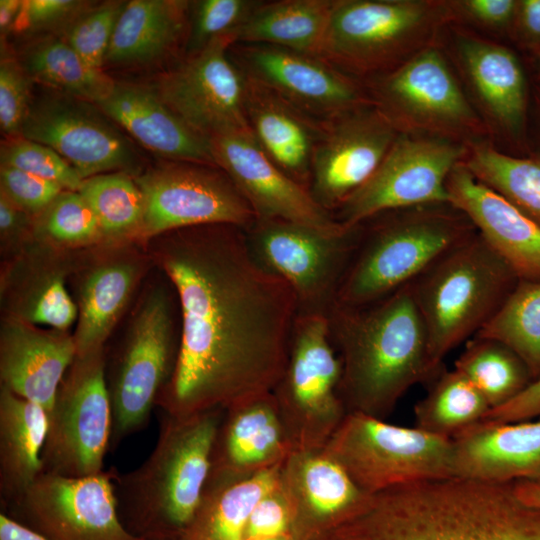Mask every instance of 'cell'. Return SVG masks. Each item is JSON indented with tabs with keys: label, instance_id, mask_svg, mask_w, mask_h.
<instances>
[{
	"label": "cell",
	"instance_id": "cell-52",
	"mask_svg": "<svg viewBox=\"0 0 540 540\" xmlns=\"http://www.w3.org/2000/svg\"><path fill=\"white\" fill-rule=\"evenodd\" d=\"M540 416V378L532 381L520 394L508 403L490 409L484 420L517 422Z\"/></svg>",
	"mask_w": 540,
	"mask_h": 540
},
{
	"label": "cell",
	"instance_id": "cell-8",
	"mask_svg": "<svg viewBox=\"0 0 540 540\" xmlns=\"http://www.w3.org/2000/svg\"><path fill=\"white\" fill-rule=\"evenodd\" d=\"M323 450L366 494L454 477L452 439L349 412Z\"/></svg>",
	"mask_w": 540,
	"mask_h": 540
},
{
	"label": "cell",
	"instance_id": "cell-14",
	"mask_svg": "<svg viewBox=\"0 0 540 540\" xmlns=\"http://www.w3.org/2000/svg\"><path fill=\"white\" fill-rule=\"evenodd\" d=\"M467 149L446 138L398 135L370 179L339 208L347 228L383 212L450 203L447 180Z\"/></svg>",
	"mask_w": 540,
	"mask_h": 540
},
{
	"label": "cell",
	"instance_id": "cell-16",
	"mask_svg": "<svg viewBox=\"0 0 540 540\" xmlns=\"http://www.w3.org/2000/svg\"><path fill=\"white\" fill-rule=\"evenodd\" d=\"M231 35L208 43L172 70L153 88L190 128L211 139L250 131L246 117L247 77L230 60Z\"/></svg>",
	"mask_w": 540,
	"mask_h": 540
},
{
	"label": "cell",
	"instance_id": "cell-47",
	"mask_svg": "<svg viewBox=\"0 0 540 540\" xmlns=\"http://www.w3.org/2000/svg\"><path fill=\"white\" fill-rule=\"evenodd\" d=\"M64 189L19 169L0 165V195L33 218Z\"/></svg>",
	"mask_w": 540,
	"mask_h": 540
},
{
	"label": "cell",
	"instance_id": "cell-36",
	"mask_svg": "<svg viewBox=\"0 0 540 540\" xmlns=\"http://www.w3.org/2000/svg\"><path fill=\"white\" fill-rule=\"evenodd\" d=\"M22 59L31 80L95 105L115 85L102 70L89 66L64 38L39 40L26 49Z\"/></svg>",
	"mask_w": 540,
	"mask_h": 540
},
{
	"label": "cell",
	"instance_id": "cell-56",
	"mask_svg": "<svg viewBox=\"0 0 540 540\" xmlns=\"http://www.w3.org/2000/svg\"><path fill=\"white\" fill-rule=\"evenodd\" d=\"M22 2L20 0H0V31L1 35L6 34L14 28Z\"/></svg>",
	"mask_w": 540,
	"mask_h": 540
},
{
	"label": "cell",
	"instance_id": "cell-7",
	"mask_svg": "<svg viewBox=\"0 0 540 540\" xmlns=\"http://www.w3.org/2000/svg\"><path fill=\"white\" fill-rule=\"evenodd\" d=\"M341 362L325 312H299L284 372L272 391L292 451L322 450L348 413Z\"/></svg>",
	"mask_w": 540,
	"mask_h": 540
},
{
	"label": "cell",
	"instance_id": "cell-6",
	"mask_svg": "<svg viewBox=\"0 0 540 540\" xmlns=\"http://www.w3.org/2000/svg\"><path fill=\"white\" fill-rule=\"evenodd\" d=\"M519 281L476 232L409 283L435 368L488 323Z\"/></svg>",
	"mask_w": 540,
	"mask_h": 540
},
{
	"label": "cell",
	"instance_id": "cell-23",
	"mask_svg": "<svg viewBox=\"0 0 540 540\" xmlns=\"http://www.w3.org/2000/svg\"><path fill=\"white\" fill-rule=\"evenodd\" d=\"M71 252L34 241L10 259L1 276L5 316L68 331L78 317L66 287L76 259Z\"/></svg>",
	"mask_w": 540,
	"mask_h": 540
},
{
	"label": "cell",
	"instance_id": "cell-50",
	"mask_svg": "<svg viewBox=\"0 0 540 540\" xmlns=\"http://www.w3.org/2000/svg\"><path fill=\"white\" fill-rule=\"evenodd\" d=\"M34 241V218L0 195L1 253L12 259Z\"/></svg>",
	"mask_w": 540,
	"mask_h": 540
},
{
	"label": "cell",
	"instance_id": "cell-45",
	"mask_svg": "<svg viewBox=\"0 0 540 540\" xmlns=\"http://www.w3.org/2000/svg\"><path fill=\"white\" fill-rule=\"evenodd\" d=\"M260 1L201 0L193 3L189 48L195 53L216 38L228 36L248 19Z\"/></svg>",
	"mask_w": 540,
	"mask_h": 540
},
{
	"label": "cell",
	"instance_id": "cell-39",
	"mask_svg": "<svg viewBox=\"0 0 540 540\" xmlns=\"http://www.w3.org/2000/svg\"><path fill=\"white\" fill-rule=\"evenodd\" d=\"M489 410L477 388L456 369L442 370L414 407L418 428L447 438L483 420Z\"/></svg>",
	"mask_w": 540,
	"mask_h": 540
},
{
	"label": "cell",
	"instance_id": "cell-1",
	"mask_svg": "<svg viewBox=\"0 0 540 540\" xmlns=\"http://www.w3.org/2000/svg\"><path fill=\"white\" fill-rule=\"evenodd\" d=\"M145 248L175 288L181 311L176 362L156 406L183 417L272 392L299 304L288 283L256 260L246 231L183 228Z\"/></svg>",
	"mask_w": 540,
	"mask_h": 540
},
{
	"label": "cell",
	"instance_id": "cell-34",
	"mask_svg": "<svg viewBox=\"0 0 540 540\" xmlns=\"http://www.w3.org/2000/svg\"><path fill=\"white\" fill-rule=\"evenodd\" d=\"M281 465L244 476L209 475L197 512L179 540H245L249 517L277 485Z\"/></svg>",
	"mask_w": 540,
	"mask_h": 540
},
{
	"label": "cell",
	"instance_id": "cell-31",
	"mask_svg": "<svg viewBox=\"0 0 540 540\" xmlns=\"http://www.w3.org/2000/svg\"><path fill=\"white\" fill-rule=\"evenodd\" d=\"M458 53L481 103L496 124L520 139L527 116V82L517 56L508 48L461 36Z\"/></svg>",
	"mask_w": 540,
	"mask_h": 540
},
{
	"label": "cell",
	"instance_id": "cell-5",
	"mask_svg": "<svg viewBox=\"0 0 540 540\" xmlns=\"http://www.w3.org/2000/svg\"><path fill=\"white\" fill-rule=\"evenodd\" d=\"M361 224L357 247L339 283V305L361 307L411 283L448 250L477 230L450 203L383 212ZM368 221V220H367Z\"/></svg>",
	"mask_w": 540,
	"mask_h": 540
},
{
	"label": "cell",
	"instance_id": "cell-18",
	"mask_svg": "<svg viewBox=\"0 0 540 540\" xmlns=\"http://www.w3.org/2000/svg\"><path fill=\"white\" fill-rule=\"evenodd\" d=\"M378 109L398 128L457 135L479 129V118L443 55L428 46L378 85Z\"/></svg>",
	"mask_w": 540,
	"mask_h": 540
},
{
	"label": "cell",
	"instance_id": "cell-10",
	"mask_svg": "<svg viewBox=\"0 0 540 540\" xmlns=\"http://www.w3.org/2000/svg\"><path fill=\"white\" fill-rule=\"evenodd\" d=\"M446 4L422 0H334L319 58L368 71L428 47Z\"/></svg>",
	"mask_w": 540,
	"mask_h": 540
},
{
	"label": "cell",
	"instance_id": "cell-17",
	"mask_svg": "<svg viewBox=\"0 0 540 540\" xmlns=\"http://www.w3.org/2000/svg\"><path fill=\"white\" fill-rule=\"evenodd\" d=\"M21 136L51 147L84 179L109 172L137 175L132 143L89 102L60 93L31 101Z\"/></svg>",
	"mask_w": 540,
	"mask_h": 540
},
{
	"label": "cell",
	"instance_id": "cell-53",
	"mask_svg": "<svg viewBox=\"0 0 540 540\" xmlns=\"http://www.w3.org/2000/svg\"><path fill=\"white\" fill-rule=\"evenodd\" d=\"M516 39L533 54L540 50V0H518L513 25Z\"/></svg>",
	"mask_w": 540,
	"mask_h": 540
},
{
	"label": "cell",
	"instance_id": "cell-15",
	"mask_svg": "<svg viewBox=\"0 0 540 540\" xmlns=\"http://www.w3.org/2000/svg\"><path fill=\"white\" fill-rule=\"evenodd\" d=\"M116 471L85 477L42 472L5 512L49 540H145L120 517Z\"/></svg>",
	"mask_w": 540,
	"mask_h": 540
},
{
	"label": "cell",
	"instance_id": "cell-51",
	"mask_svg": "<svg viewBox=\"0 0 540 540\" xmlns=\"http://www.w3.org/2000/svg\"><path fill=\"white\" fill-rule=\"evenodd\" d=\"M518 0H464L456 2L470 20L496 29L512 28Z\"/></svg>",
	"mask_w": 540,
	"mask_h": 540
},
{
	"label": "cell",
	"instance_id": "cell-40",
	"mask_svg": "<svg viewBox=\"0 0 540 540\" xmlns=\"http://www.w3.org/2000/svg\"><path fill=\"white\" fill-rule=\"evenodd\" d=\"M475 336L505 344L524 362L533 381L540 378V281L520 280Z\"/></svg>",
	"mask_w": 540,
	"mask_h": 540
},
{
	"label": "cell",
	"instance_id": "cell-32",
	"mask_svg": "<svg viewBox=\"0 0 540 540\" xmlns=\"http://www.w3.org/2000/svg\"><path fill=\"white\" fill-rule=\"evenodd\" d=\"M47 428L42 406L0 387V499L5 509L42 473Z\"/></svg>",
	"mask_w": 540,
	"mask_h": 540
},
{
	"label": "cell",
	"instance_id": "cell-33",
	"mask_svg": "<svg viewBox=\"0 0 540 540\" xmlns=\"http://www.w3.org/2000/svg\"><path fill=\"white\" fill-rule=\"evenodd\" d=\"M189 2L132 0L117 21L105 63L147 65L164 57L180 40Z\"/></svg>",
	"mask_w": 540,
	"mask_h": 540
},
{
	"label": "cell",
	"instance_id": "cell-28",
	"mask_svg": "<svg viewBox=\"0 0 540 540\" xmlns=\"http://www.w3.org/2000/svg\"><path fill=\"white\" fill-rule=\"evenodd\" d=\"M292 452L272 394L224 409L209 475L244 476L281 465Z\"/></svg>",
	"mask_w": 540,
	"mask_h": 540
},
{
	"label": "cell",
	"instance_id": "cell-9",
	"mask_svg": "<svg viewBox=\"0 0 540 540\" xmlns=\"http://www.w3.org/2000/svg\"><path fill=\"white\" fill-rule=\"evenodd\" d=\"M178 345L170 297L154 286L138 304L106 370L113 419L110 449L147 426L174 369Z\"/></svg>",
	"mask_w": 540,
	"mask_h": 540
},
{
	"label": "cell",
	"instance_id": "cell-19",
	"mask_svg": "<svg viewBox=\"0 0 540 540\" xmlns=\"http://www.w3.org/2000/svg\"><path fill=\"white\" fill-rule=\"evenodd\" d=\"M328 124L313 154L309 190L330 212L370 179L398 134L378 108L360 106Z\"/></svg>",
	"mask_w": 540,
	"mask_h": 540
},
{
	"label": "cell",
	"instance_id": "cell-44",
	"mask_svg": "<svg viewBox=\"0 0 540 540\" xmlns=\"http://www.w3.org/2000/svg\"><path fill=\"white\" fill-rule=\"evenodd\" d=\"M126 2L109 1L89 7L69 23L64 39L92 68L102 70Z\"/></svg>",
	"mask_w": 540,
	"mask_h": 540
},
{
	"label": "cell",
	"instance_id": "cell-55",
	"mask_svg": "<svg viewBox=\"0 0 540 540\" xmlns=\"http://www.w3.org/2000/svg\"><path fill=\"white\" fill-rule=\"evenodd\" d=\"M516 495L526 504L540 508V481L519 480L512 483Z\"/></svg>",
	"mask_w": 540,
	"mask_h": 540
},
{
	"label": "cell",
	"instance_id": "cell-58",
	"mask_svg": "<svg viewBox=\"0 0 540 540\" xmlns=\"http://www.w3.org/2000/svg\"><path fill=\"white\" fill-rule=\"evenodd\" d=\"M534 55L535 65L537 68L538 73L540 74V50L537 51Z\"/></svg>",
	"mask_w": 540,
	"mask_h": 540
},
{
	"label": "cell",
	"instance_id": "cell-42",
	"mask_svg": "<svg viewBox=\"0 0 540 540\" xmlns=\"http://www.w3.org/2000/svg\"><path fill=\"white\" fill-rule=\"evenodd\" d=\"M34 238L68 251L105 243L98 220L79 191L63 190L34 217Z\"/></svg>",
	"mask_w": 540,
	"mask_h": 540
},
{
	"label": "cell",
	"instance_id": "cell-26",
	"mask_svg": "<svg viewBox=\"0 0 540 540\" xmlns=\"http://www.w3.org/2000/svg\"><path fill=\"white\" fill-rule=\"evenodd\" d=\"M76 358L73 334L4 316L0 327V387L47 412Z\"/></svg>",
	"mask_w": 540,
	"mask_h": 540
},
{
	"label": "cell",
	"instance_id": "cell-3",
	"mask_svg": "<svg viewBox=\"0 0 540 540\" xmlns=\"http://www.w3.org/2000/svg\"><path fill=\"white\" fill-rule=\"evenodd\" d=\"M341 362L340 395L347 412L385 419L414 385L431 382L427 334L409 284L372 304L326 310Z\"/></svg>",
	"mask_w": 540,
	"mask_h": 540
},
{
	"label": "cell",
	"instance_id": "cell-30",
	"mask_svg": "<svg viewBox=\"0 0 540 540\" xmlns=\"http://www.w3.org/2000/svg\"><path fill=\"white\" fill-rule=\"evenodd\" d=\"M246 117L263 152L283 172L309 189L313 154L322 129L307 115L249 78Z\"/></svg>",
	"mask_w": 540,
	"mask_h": 540
},
{
	"label": "cell",
	"instance_id": "cell-13",
	"mask_svg": "<svg viewBox=\"0 0 540 540\" xmlns=\"http://www.w3.org/2000/svg\"><path fill=\"white\" fill-rule=\"evenodd\" d=\"M361 225L330 234L279 219L256 220L246 230L256 260L294 291L299 312H326L357 247Z\"/></svg>",
	"mask_w": 540,
	"mask_h": 540
},
{
	"label": "cell",
	"instance_id": "cell-48",
	"mask_svg": "<svg viewBox=\"0 0 540 540\" xmlns=\"http://www.w3.org/2000/svg\"><path fill=\"white\" fill-rule=\"evenodd\" d=\"M291 511L288 501L277 485L255 505L245 531V540L291 535Z\"/></svg>",
	"mask_w": 540,
	"mask_h": 540
},
{
	"label": "cell",
	"instance_id": "cell-24",
	"mask_svg": "<svg viewBox=\"0 0 540 540\" xmlns=\"http://www.w3.org/2000/svg\"><path fill=\"white\" fill-rule=\"evenodd\" d=\"M450 204L521 281H540V226L458 164L447 180Z\"/></svg>",
	"mask_w": 540,
	"mask_h": 540
},
{
	"label": "cell",
	"instance_id": "cell-27",
	"mask_svg": "<svg viewBox=\"0 0 540 540\" xmlns=\"http://www.w3.org/2000/svg\"><path fill=\"white\" fill-rule=\"evenodd\" d=\"M451 439L454 477L494 483L540 479V421L481 420Z\"/></svg>",
	"mask_w": 540,
	"mask_h": 540
},
{
	"label": "cell",
	"instance_id": "cell-43",
	"mask_svg": "<svg viewBox=\"0 0 540 540\" xmlns=\"http://www.w3.org/2000/svg\"><path fill=\"white\" fill-rule=\"evenodd\" d=\"M1 165L13 167L48 180L64 190L79 191L83 178L58 152L22 136L1 143Z\"/></svg>",
	"mask_w": 540,
	"mask_h": 540
},
{
	"label": "cell",
	"instance_id": "cell-35",
	"mask_svg": "<svg viewBox=\"0 0 540 540\" xmlns=\"http://www.w3.org/2000/svg\"><path fill=\"white\" fill-rule=\"evenodd\" d=\"M334 0L260 2L233 34L234 42L264 44L319 57Z\"/></svg>",
	"mask_w": 540,
	"mask_h": 540
},
{
	"label": "cell",
	"instance_id": "cell-38",
	"mask_svg": "<svg viewBox=\"0 0 540 540\" xmlns=\"http://www.w3.org/2000/svg\"><path fill=\"white\" fill-rule=\"evenodd\" d=\"M79 192L92 208L105 243L139 244L144 201L134 176L109 172L83 180Z\"/></svg>",
	"mask_w": 540,
	"mask_h": 540
},
{
	"label": "cell",
	"instance_id": "cell-57",
	"mask_svg": "<svg viewBox=\"0 0 540 540\" xmlns=\"http://www.w3.org/2000/svg\"><path fill=\"white\" fill-rule=\"evenodd\" d=\"M254 540H294V539L292 538L291 535H284V536L263 538V539H254Z\"/></svg>",
	"mask_w": 540,
	"mask_h": 540
},
{
	"label": "cell",
	"instance_id": "cell-37",
	"mask_svg": "<svg viewBox=\"0 0 540 540\" xmlns=\"http://www.w3.org/2000/svg\"><path fill=\"white\" fill-rule=\"evenodd\" d=\"M454 369L477 388L490 409L508 403L533 381L515 352L495 339L481 336L468 341Z\"/></svg>",
	"mask_w": 540,
	"mask_h": 540
},
{
	"label": "cell",
	"instance_id": "cell-46",
	"mask_svg": "<svg viewBox=\"0 0 540 540\" xmlns=\"http://www.w3.org/2000/svg\"><path fill=\"white\" fill-rule=\"evenodd\" d=\"M30 77L20 61L2 53L0 61V126L8 138L21 136L30 100Z\"/></svg>",
	"mask_w": 540,
	"mask_h": 540
},
{
	"label": "cell",
	"instance_id": "cell-22",
	"mask_svg": "<svg viewBox=\"0 0 540 540\" xmlns=\"http://www.w3.org/2000/svg\"><path fill=\"white\" fill-rule=\"evenodd\" d=\"M241 58L247 78L307 116L331 120L362 106L355 83L319 57L271 45L246 44Z\"/></svg>",
	"mask_w": 540,
	"mask_h": 540
},
{
	"label": "cell",
	"instance_id": "cell-11",
	"mask_svg": "<svg viewBox=\"0 0 540 540\" xmlns=\"http://www.w3.org/2000/svg\"><path fill=\"white\" fill-rule=\"evenodd\" d=\"M47 414L42 472L67 477L103 472L113 423L105 350L76 356Z\"/></svg>",
	"mask_w": 540,
	"mask_h": 540
},
{
	"label": "cell",
	"instance_id": "cell-54",
	"mask_svg": "<svg viewBox=\"0 0 540 540\" xmlns=\"http://www.w3.org/2000/svg\"><path fill=\"white\" fill-rule=\"evenodd\" d=\"M0 540H49L32 528L12 518L0 514Z\"/></svg>",
	"mask_w": 540,
	"mask_h": 540
},
{
	"label": "cell",
	"instance_id": "cell-49",
	"mask_svg": "<svg viewBox=\"0 0 540 540\" xmlns=\"http://www.w3.org/2000/svg\"><path fill=\"white\" fill-rule=\"evenodd\" d=\"M87 7V2L75 0H26L13 29L26 32L53 27L74 20Z\"/></svg>",
	"mask_w": 540,
	"mask_h": 540
},
{
	"label": "cell",
	"instance_id": "cell-41",
	"mask_svg": "<svg viewBox=\"0 0 540 540\" xmlns=\"http://www.w3.org/2000/svg\"><path fill=\"white\" fill-rule=\"evenodd\" d=\"M462 164L540 226V160L475 146Z\"/></svg>",
	"mask_w": 540,
	"mask_h": 540
},
{
	"label": "cell",
	"instance_id": "cell-12",
	"mask_svg": "<svg viewBox=\"0 0 540 540\" xmlns=\"http://www.w3.org/2000/svg\"><path fill=\"white\" fill-rule=\"evenodd\" d=\"M144 201L139 244L161 234L204 225L248 230L256 215L230 178L219 168L167 161L134 176Z\"/></svg>",
	"mask_w": 540,
	"mask_h": 540
},
{
	"label": "cell",
	"instance_id": "cell-29",
	"mask_svg": "<svg viewBox=\"0 0 540 540\" xmlns=\"http://www.w3.org/2000/svg\"><path fill=\"white\" fill-rule=\"evenodd\" d=\"M96 106L142 146L167 161L217 167L211 140L190 128L153 88L115 82Z\"/></svg>",
	"mask_w": 540,
	"mask_h": 540
},
{
	"label": "cell",
	"instance_id": "cell-59",
	"mask_svg": "<svg viewBox=\"0 0 540 540\" xmlns=\"http://www.w3.org/2000/svg\"><path fill=\"white\" fill-rule=\"evenodd\" d=\"M538 481H540V479Z\"/></svg>",
	"mask_w": 540,
	"mask_h": 540
},
{
	"label": "cell",
	"instance_id": "cell-2",
	"mask_svg": "<svg viewBox=\"0 0 540 540\" xmlns=\"http://www.w3.org/2000/svg\"><path fill=\"white\" fill-rule=\"evenodd\" d=\"M315 540H540V508L512 483L422 481L366 494Z\"/></svg>",
	"mask_w": 540,
	"mask_h": 540
},
{
	"label": "cell",
	"instance_id": "cell-25",
	"mask_svg": "<svg viewBox=\"0 0 540 540\" xmlns=\"http://www.w3.org/2000/svg\"><path fill=\"white\" fill-rule=\"evenodd\" d=\"M279 485L290 507L294 540H311L329 529L366 495L323 449L292 451L280 467Z\"/></svg>",
	"mask_w": 540,
	"mask_h": 540
},
{
	"label": "cell",
	"instance_id": "cell-20",
	"mask_svg": "<svg viewBox=\"0 0 540 540\" xmlns=\"http://www.w3.org/2000/svg\"><path fill=\"white\" fill-rule=\"evenodd\" d=\"M210 140L217 168L246 198L256 220H286L330 234L351 229L324 209L308 188L273 163L251 131L226 133Z\"/></svg>",
	"mask_w": 540,
	"mask_h": 540
},
{
	"label": "cell",
	"instance_id": "cell-4",
	"mask_svg": "<svg viewBox=\"0 0 540 540\" xmlns=\"http://www.w3.org/2000/svg\"><path fill=\"white\" fill-rule=\"evenodd\" d=\"M224 409L183 417L163 413L157 442L136 469L114 477L119 514L125 512L140 537L175 536L191 524L211 469Z\"/></svg>",
	"mask_w": 540,
	"mask_h": 540
},
{
	"label": "cell",
	"instance_id": "cell-21",
	"mask_svg": "<svg viewBox=\"0 0 540 540\" xmlns=\"http://www.w3.org/2000/svg\"><path fill=\"white\" fill-rule=\"evenodd\" d=\"M138 243H102L75 259L78 317L73 334L76 356L105 350L152 259Z\"/></svg>",
	"mask_w": 540,
	"mask_h": 540
}]
</instances>
